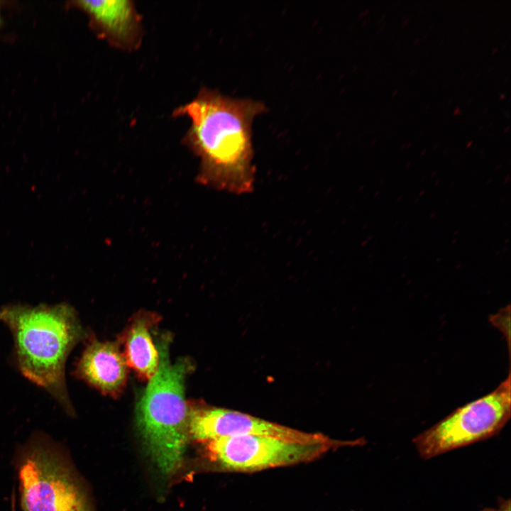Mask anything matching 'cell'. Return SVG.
<instances>
[{"mask_svg":"<svg viewBox=\"0 0 511 511\" xmlns=\"http://www.w3.org/2000/svg\"><path fill=\"white\" fill-rule=\"evenodd\" d=\"M265 111L261 101L227 97L206 87L175 109L173 116L191 120L183 143L201 160L199 183L236 194L252 192L256 171L252 124Z\"/></svg>","mask_w":511,"mask_h":511,"instance_id":"obj_1","label":"cell"},{"mask_svg":"<svg viewBox=\"0 0 511 511\" xmlns=\"http://www.w3.org/2000/svg\"><path fill=\"white\" fill-rule=\"evenodd\" d=\"M0 320L13 339V358L21 373L74 414L65 383V363L84 333L74 308L62 302L0 308Z\"/></svg>","mask_w":511,"mask_h":511,"instance_id":"obj_2","label":"cell"},{"mask_svg":"<svg viewBox=\"0 0 511 511\" xmlns=\"http://www.w3.org/2000/svg\"><path fill=\"white\" fill-rule=\"evenodd\" d=\"M168 344L158 346L159 365L138 404L137 426L153 465L165 477L181 469L190 439L185 397L187 362L170 361Z\"/></svg>","mask_w":511,"mask_h":511,"instance_id":"obj_3","label":"cell"},{"mask_svg":"<svg viewBox=\"0 0 511 511\" xmlns=\"http://www.w3.org/2000/svg\"><path fill=\"white\" fill-rule=\"evenodd\" d=\"M23 511H93L84 483L62 447L41 433L18 451Z\"/></svg>","mask_w":511,"mask_h":511,"instance_id":"obj_4","label":"cell"},{"mask_svg":"<svg viewBox=\"0 0 511 511\" xmlns=\"http://www.w3.org/2000/svg\"><path fill=\"white\" fill-rule=\"evenodd\" d=\"M511 417L510 370L490 393L458 407L412 439L425 460L488 439L504 428Z\"/></svg>","mask_w":511,"mask_h":511,"instance_id":"obj_5","label":"cell"},{"mask_svg":"<svg viewBox=\"0 0 511 511\" xmlns=\"http://www.w3.org/2000/svg\"><path fill=\"white\" fill-rule=\"evenodd\" d=\"M211 466L221 471L254 473L319 459L341 444H307L265 436L224 437L205 443Z\"/></svg>","mask_w":511,"mask_h":511,"instance_id":"obj_6","label":"cell"},{"mask_svg":"<svg viewBox=\"0 0 511 511\" xmlns=\"http://www.w3.org/2000/svg\"><path fill=\"white\" fill-rule=\"evenodd\" d=\"M189 435L202 443L224 437L256 435L307 444H345V440L322 433L306 432L248 414L216 407L190 410Z\"/></svg>","mask_w":511,"mask_h":511,"instance_id":"obj_7","label":"cell"},{"mask_svg":"<svg viewBox=\"0 0 511 511\" xmlns=\"http://www.w3.org/2000/svg\"><path fill=\"white\" fill-rule=\"evenodd\" d=\"M77 6L85 11L98 35L119 50L132 52L143 39L141 16L132 1L84 0Z\"/></svg>","mask_w":511,"mask_h":511,"instance_id":"obj_8","label":"cell"},{"mask_svg":"<svg viewBox=\"0 0 511 511\" xmlns=\"http://www.w3.org/2000/svg\"><path fill=\"white\" fill-rule=\"evenodd\" d=\"M127 363L114 343L92 341L76 365L75 374L104 393L118 392L127 378Z\"/></svg>","mask_w":511,"mask_h":511,"instance_id":"obj_9","label":"cell"},{"mask_svg":"<svg viewBox=\"0 0 511 511\" xmlns=\"http://www.w3.org/2000/svg\"><path fill=\"white\" fill-rule=\"evenodd\" d=\"M150 322L137 318L131 325L126 337L124 358L142 378L150 380L159 365V351L149 332Z\"/></svg>","mask_w":511,"mask_h":511,"instance_id":"obj_10","label":"cell"},{"mask_svg":"<svg viewBox=\"0 0 511 511\" xmlns=\"http://www.w3.org/2000/svg\"><path fill=\"white\" fill-rule=\"evenodd\" d=\"M510 311L509 305L502 308L496 314L490 315L489 317L490 322L505 336L507 343L509 353L510 348Z\"/></svg>","mask_w":511,"mask_h":511,"instance_id":"obj_11","label":"cell"},{"mask_svg":"<svg viewBox=\"0 0 511 511\" xmlns=\"http://www.w3.org/2000/svg\"><path fill=\"white\" fill-rule=\"evenodd\" d=\"M510 500L500 498L498 507H486L481 511H510Z\"/></svg>","mask_w":511,"mask_h":511,"instance_id":"obj_12","label":"cell"},{"mask_svg":"<svg viewBox=\"0 0 511 511\" xmlns=\"http://www.w3.org/2000/svg\"><path fill=\"white\" fill-rule=\"evenodd\" d=\"M14 495H15V493H12V497H11V511H16V508H15V505H16V497H15Z\"/></svg>","mask_w":511,"mask_h":511,"instance_id":"obj_13","label":"cell"},{"mask_svg":"<svg viewBox=\"0 0 511 511\" xmlns=\"http://www.w3.org/2000/svg\"><path fill=\"white\" fill-rule=\"evenodd\" d=\"M1 24V13H0V25Z\"/></svg>","mask_w":511,"mask_h":511,"instance_id":"obj_14","label":"cell"}]
</instances>
